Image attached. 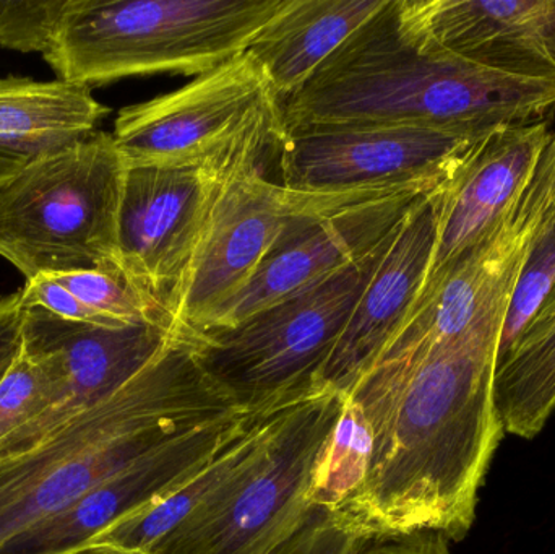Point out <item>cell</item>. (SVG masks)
Instances as JSON below:
<instances>
[{
    "mask_svg": "<svg viewBox=\"0 0 555 554\" xmlns=\"http://www.w3.org/2000/svg\"><path fill=\"white\" fill-rule=\"evenodd\" d=\"M507 312L437 340L393 338L346 399L372 433L361 487L335 516L356 536L465 539L504 436L494 402Z\"/></svg>",
    "mask_w": 555,
    "mask_h": 554,
    "instance_id": "6da1fadb",
    "label": "cell"
},
{
    "mask_svg": "<svg viewBox=\"0 0 555 554\" xmlns=\"http://www.w3.org/2000/svg\"><path fill=\"white\" fill-rule=\"evenodd\" d=\"M284 133L315 127H416L460 136L551 120L555 85L524 80L421 51L395 0L281 100Z\"/></svg>",
    "mask_w": 555,
    "mask_h": 554,
    "instance_id": "7a4b0ae2",
    "label": "cell"
},
{
    "mask_svg": "<svg viewBox=\"0 0 555 554\" xmlns=\"http://www.w3.org/2000/svg\"><path fill=\"white\" fill-rule=\"evenodd\" d=\"M237 413L182 335L116 396L29 451L0 459V549L143 455Z\"/></svg>",
    "mask_w": 555,
    "mask_h": 554,
    "instance_id": "3957f363",
    "label": "cell"
},
{
    "mask_svg": "<svg viewBox=\"0 0 555 554\" xmlns=\"http://www.w3.org/2000/svg\"><path fill=\"white\" fill-rule=\"evenodd\" d=\"M289 0H67L44 59L57 80L202 75L249 49Z\"/></svg>",
    "mask_w": 555,
    "mask_h": 554,
    "instance_id": "277c9868",
    "label": "cell"
},
{
    "mask_svg": "<svg viewBox=\"0 0 555 554\" xmlns=\"http://www.w3.org/2000/svg\"><path fill=\"white\" fill-rule=\"evenodd\" d=\"M395 231L364 259L241 324L191 335L205 376L234 410L257 418L322 392L323 368Z\"/></svg>",
    "mask_w": 555,
    "mask_h": 554,
    "instance_id": "5b68a950",
    "label": "cell"
},
{
    "mask_svg": "<svg viewBox=\"0 0 555 554\" xmlns=\"http://www.w3.org/2000/svg\"><path fill=\"white\" fill-rule=\"evenodd\" d=\"M126 169L107 132L28 159L0 182V257L26 280L87 269L119 272Z\"/></svg>",
    "mask_w": 555,
    "mask_h": 554,
    "instance_id": "8992f818",
    "label": "cell"
},
{
    "mask_svg": "<svg viewBox=\"0 0 555 554\" xmlns=\"http://www.w3.org/2000/svg\"><path fill=\"white\" fill-rule=\"evenodd\" d=\"M346 397L322 390L267 418L256 452L150 554H266L312 506Z\"/></svg>",
    "mask_w": 555,
    "mask_h": 554,
    "instance_id": "52a82bcc",
    "label": "cell"
},
{
    "mask_svg": "<svg viewBox=\"0 0 555 554\" xmlns=\"http://www.w3.org/2000/svg\"><path fill=\"white\" fill-rule=\"evenodd\" d=\"M114 142L129 166L218 172L276 156L284 137L281 100L249 51L184 87L124 107Z\"/></svg>",
    "mask_w": 555,
    "mask_h": 554,
    "instance_id": "ba28073f",
    "label": "cell"
},
{
    "mask_svg": "<svg viewBox=\"0 0 555 554\" xmlns=\"http://www.w3.org/2000/svg\"><path fill=\"white\" fill-rule=\"evenodd\" d=\"M403 194V192H398ZM416 194V192H414ZM395 194L293 191L263 175V163L231 169L218 189L204 233L166 311L182 334H201L243 292L293 221Z\"/></svg>",
    "mask_w": 555,
    "mask_h": 554,
    "instance_id": "9c48e42d",
    "label": "cell"
},
{
    "mask_svg": "<svg viewBox=\"0 0 555 554\" xmlns=\"http://www.w3.org/2000/svg\"><path fill=\"white\" fill-rule=\"evenodd\" d=\"M486 137L416 127H315L284 133L281 184L310 194H430Z\"/></svg>",
    "mask_w": 555,
    "mask_h": 554,
    "instance_id": "30bf717a",
    "label": "cell"
},
{
    "mask_svg": "<svg viewBox=\"0 0 555 554\" xmlns=\"http://www.w3.org/2000/svg\"><path fill=\"white\" fill-rule=\"evenodd\" d=\"M182 332L166 325H94L25 308L22 348L51 361L62 379L61 402L23 429L0 459L23 454L75 416L106 402L158 360Z\"/></svg>",
    "mask_w": 555,
    "mask_h": 554,
    "instance_id": "8fae6325",
    "label": "cell"
},
{
    "mask_svg": "<svg viewBox=\"0 0 555 554\" xmlns=\"http://www.w3.org/2000/svg\"><path fill=\"white\" fill-rule=\"evenodd\" d=\"M227 175L207 168L126 169L117 218L119 272L163 311L191 262Z\"/></svg>",
    "mask_w": 555,
    "mask_h": 554,
    "instance_id": "7c38bea8",
    "label": "cell"
},
{
    "mask_svg": "<svg viewBox=\"0 0 555 554\" xmlns=\"http://www.w3.org/2000/svg\"><path fill=\"white\" fill-rule=\"evenodd\" d=\"M417 49L555 85V0H395Z\"/></svg>",
    "mask_w": 555,
    "mask_h": 554,
    "instance_id": "4fadbf2b",
    "label": "cell"
},
{
    "mask_svg": "<svg viewBox=\"0 0 555 554\" xmlns=\"http://www.w3.org/2000/svg\"><path fill=\"white\" fill-rule=\"evenodd\" d=\"M421 195L426 194L403 192L297 218L281 234L243 292L218 311L204 332L234 327L364 259L397 230Z\"/></svg>",
    "mask_w": 555,
    "mask_h": 554,
    "instance_id": "5bb4252c",
    "label": "cell"
},
{
    "mask_svg": "<svg viewBox=\"0 0 555 554\" xmlns=\"http://www.w3.org/2000/svg\"><path fill=\"white\" fill-rule=\"evenodd\" d=\"M254 420L237 413L172 439L91 488L57 516L26 530L0 554H59L88 545L117 520L178 490Z\"/></svg>",
    "mask_w": 555,
    "mask_h": 554,
    "instance_id": "9a60e30c",
    "label": "cell"
},
{
    "mask_svg": "<svg viewBox=\"0 0 555 554\" xmlns=\"http://www.w3.org/2000/svg\"><path fill=\"white\" fill-rule=\"evenodd\" d=\"M550 123L511 127L486 137L437 191L436 247L421 295L488 240L514 210L550 145Z\"/></svg>",
    "mask_w": 555,
    "mask_h": 554,
    "instance_id": "2e32d148",
    "label": "cell"
},
{
    "mask_svg": "<svg viewBox=\"0 0 555 554\" xmlns=\"http://www.w3.org/2000/svg\"><path fill=\"white\" fill-rule=\"evenodd\" d=\"M437 191L417 197L395 231L323 368L320 390L348 397L413 312L436 247Z\"/></svg>",
    "mask_w": 555,
    "mask_h": 554,
    "instance_id": "e0dca14e",
    "label": "cell"
},
{
    "mask_svg": "<svg viewBox=\"0 0 555 554\" xmlns=\"http://www.w3.org/2000/svg\"><path fill=\"white\" fill-rule=\"evenodd\" d=\"M388 0H289L247 51L280 100L299 90Z\"/></svg>",
    "mask_w": 555,
    "mask_h": 554,
    "instance_id": "ac0fdd59",
    "label": "cell"
},
{
    "mask_svg": "<svg viewBox=\"0 0 555 554\" xmlns=\"http://www.w3.org/2000/svg\"><path fill=\"white\" fill-rule=\"evenodd\" d=\"M107 113L85 85L7 78L0 80V146L35 158L91 136Z\"/></svg>",
    "mask_w": 555,
    "mask_h": 554,
    "instance_id": "d6986e66",
    "label": "cell"
},
{
    "mask_svg": "<svg viewBox=\"0 0 555 554\" xmlns=\"http://www.w3.org/2000/svg\"><path fill=\"white\" fill-rule=\"evenodd\" d=\"M270 415L254 420L223 451L218 452L178 490L117 520L109 529L94 537L88 545L114 546L135 554L152 553L163 539L201 511L243 467L244 462L256 452Z\"/></svg>",
    "mask_w": 555,
    "mask_h": 554,
    "instance_id": "ffe728a7",
    "label": "cell"
},
{
    "mask_svg": "<svg viewBox=\"0 0 555 554\" xmlns=\"http://www.w3.org/2000/svg\"><path fill=\"white\" fill-rule=\"evenodd\" d=\"M494 402L504 433L533 439L555 409V308L538 312L499 361Z\"/></svg>",
    "mask_w": 555,
    "mask_h": 554,
    "instance_id": "44dd1931",
    "label": "cell"
},
{
    "mask_svg": "<svg viewBox=\"0 0 555 554\" xmlns=\"http://www.w3.org/2000/svg\"><path fill=\"white\" fill-rule=\"evenodd\" d=\"M372 455V433L361 410L346 399L320 462L313 485L312 506L335 513L361 487Z\"/></svg>",
    "mask_w": 555,
    "mask_h": 554,
    "instance_id": "7402d4cb",
    "label": "cell"
},
{
    "mask_svg": "<svg viewBox=\"0 0 555 554\" xmlns=\"http://www.w3.org/2000/svg\"><path fill=\"white\" fill-rule=\"evenodd\" d=\"M62 397V379L57 368L44 358L20 348L0 381V451L28 428Z\"/></svg>",
    "mask_w": 555,
    "mask_h": 554,
    "instance_id": "603a6c76",
    "label": "cell"
},
{
    "mask_svg": "<svg viewBox=\"0 0 555 554\" xmlns=\"http://www.w3.org/2000/svg\"><path fill=\"white\" fill-rule=\"evenodd\" d=\"M51 275V273H49ZM55 280L74 293L88 308L120 324H150L175 327L168 312L130 285L122 273L109 269L74 270L54 273ZM178 331V328H176Z\"/></svg>",
    "mask_w": 555,
    "mask_h": 554,
    "instance_id": "cb8c5ba5",
    "label": "cell"
},
{
    "mask_svg": "<svg viewBox=\"0 0 555 554\" xmlns=\"http://www.w3.org/2000/svg\"><path fill=\"white\" fill-rule=\"evenodd\" d=\"M555 283V217L533 244L530 257L515 286L507 318L502 328L499 361L514 347L531 321L537 318ZM499 364V363H498Z\"/></svg>",
    "mask_w": 555,
    "mask_h": 554,
    "instance_id": "d4e9b609",
    "label": "cell"
},
{
    "mask_svg": "<svg viewBox=\"0 0 555 554\" xmlns=\"http://www.w3.org/2000/svg\"><path fill=\"white\" fill-rule=\"evenodd\" d=\"M65 2L67 0H0V48L44 55L51 48Z\"/></svg>",
    "mask_w": 555,
    "mask_h": 554,
    "instance_id": "484cf974",
    "label": "cell"
},
{
    "mask_svg": "<svg viewBox=\"0 0 555 554\" xmlns=\"http://www.w3.org/2000/svg\"><path fill=\"white\" fill-rule=\"evenodd\" d=\"M354 537L332 511L310 506L299 524L266 554H345Z\"/></svg>",
    "mask_w": 555,
    "mask_h": 554,
    "instance_id": "4316f807",
    "label": "cell"
},
{
    "mask_svg": "<svg viewBox=\"0 0 555 554\" xmlns=\"http://www.w3.org/2000/svg\"><path fill=\"white\" fill-rule=\"evenodd\" d=\"M22 298L25 308H41L64 321L109 325V327L127 325L98 314L49 273H41L26 280V285L22 288Z\"/></svg>",
    "mask_w": 555,
    "mask_h": 554,
    "instance_id": "83f0119b",
    "label": "cell"
},
{
    "mask_svg": "<svg viewBox=\"0 0 555 554\" xmlns=\"http://www.w3.org/2000/svg\"><path fill=\"white\" fill-rule=\"evenodd\" d=\"M345 554H452L449 539L434 530L356 536Z\"/></svg>",
    "mask_w": 555,
    "mask_h": 554,
    "instance_id": "f1b7e54d",
    "label": "cell"
},
{
    "mask_svg": "<svg viewBox=\"0 0 555 554\" xmlns=\"http://www.w3.org/2000/svg\"><path fill=\"white\" fill-rule=\"evenodd\" d=\"M25 305L22 289L12 295L0 296V381L9 371L10 364L18 357L22 348Z\"/></svg>",
    "mask_w": 555,
    "mask_h": 554,
    "instance_id": "f546056e",
    "label": "cell"
},
{
    "mask_svg": "<svg viewBox=\"0 0 555 554\" xmlns=\"http://www.w3.org/2000/svg\"><path fill=\"white\" fill-rule=\"evenodd\" d=\"M28 159L31 158H26V156L20 155V153L0 146V182L5 181L13 172L18 171Z\"/></svg>",
    "mask_w": 555,
    "mask_h": 554,
    "instance_id": "4dcf8cb0",
    "label": "cell"
},
{
    "mask_svg": "<svg viewBox=\"0 0 555 554\" xmlns=\"http://www.w3.org/2000/svg\"><path fill=\"white\" fill-rule=\"evenodd\" d=\"M59 554H135L124 552V550L114 549V546L104 545H85L80 549L70 550V552L59 553Z\"/></svg>",
    "mask_w": 555,
    "mask_h": 554,
    "instance_id": "1f68e13d",
    "label": "cell"
},
{
    "mask_svg": "<svg viewBox=\"0 0 555 554\" xmlns=\"http://www.w3.org/2000/svg\"><path fill=\"white\" fill-rule=\"evenodd\" d=\"M554 308H555V283H554L553 289H551L550 296H547L546 301H544V305L541 306V309L538 312L551 311V309H554Z\"/></svg>",
    "mask_w": 555,
    "mask_h": 554,
    "instance_id": "d6a6232c",
    "label": "cell"
},
{
    "mask_svg": "<svg viewBox=\"0 0 555 554\" xmlns=\"http://www.w3.org/2000/svg\"><path fill=\"white\" fill-rule=\"evenodd\" d=\"M0 80H2V78H0Z\"/></svg>",
    "mask_w": 555,
    "mask_h": 554,
    "instance_id": "836d02e7",
    "label": "cell"
}]
</instances>
